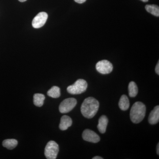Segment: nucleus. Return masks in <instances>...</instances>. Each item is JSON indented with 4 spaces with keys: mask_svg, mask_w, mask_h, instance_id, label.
<instances>
[{
    "mask_svg": "<svg viewBox=\"0 0 159 159\" xmlns=\"http://www.w3.org/2000/svg\"><path fill=\"white\" fill-rule=\"evenodd\" d=\"M26 1H27V0H19V1H20V2H26Z\"/></svg>",
    "mask_w": 159,
    "mask_h": 159,
    "instance_id": "4be33fe9",
    "label": "nucleus"
},
{
    "mask_svg": "<svg viewBox=\"0 0 159 159\" xmlns=\"http://www.w3.org/2000/svg\"><path fill=\"white\" fill-rule=\"evenodd\" d=\"M82 138L84 141L94 143L99 142L100 140V137L97 134L89 129H86L84 131Z\"/></svg>",
    "mask_w": 159,
    "mask_h": 159,
    "instance_id": "6e6552de",
    "label": "nucleus"
},
{
    "mask_svg": "<svg viewBox=\"0 0 159 159\" xmlns=\"http://www.w3.org/2000/svg\"><path fill=\"white\" fill-rule=\"evenodd\" d=\"M155 71L156 73H157V74L158 75H159V61L158 62L155 68Z\"/></svg>",
    "mask_w": 159,
    "mask_h": 159,
    "instance_id": "a211bd4d",
    "label": "nucleus"
},
{
    "mask_svg": "<svg viewBox=\"0 0 159 159\" xmlns=\"http://www.w3.org/2000/svg\"><path fill=\"white\" fill-rule=\"evenodd\" d=\"M74 1L79 4H82V3L85 2L86 0H74Z\"/></svg>",
    "mask_w": 159,
    "mask_h": 159,
    "instance_id": "6ab92c4d",
    "label": "nucleus"
},
{
    "mask_svg": "<svg viewBox=\"0 0 159 159\" xmlns=\"http://www.w3.org/2000/svg\"><path fill=\"white\" fill-rule=\"evenodd\" d=\"M45 99V97L42 94L36 93L34 94L33 97V102L34 105L38 107H41L43 104L44 101Z\"/></svg>",
    "mask_w": 159,
    "mask_h": 159,
    "instance_id": "4468645a",
    "label": "nucleus"
},
{
    "mask_svg": "<svg viewBox=\"0 0 159 159\" xmlns=\"http://www.w3.org/2000/svg\"><path fill=\"white\" fill-rule=\"evenodd\" d=\"M141 1H142L143 2H148V0H141Z\"/></svg>",
    "mask_w": 159,
    "mask_h": 159,
    "instance_id": "5701e85b",
    "label": "nucleus"
},
{
    "mask_svg": "<svg viewBox=\"0 0 159 159\" xmlns=\"http://www.w3.org/2000/svg\"><path fill=\"white\" fill-rule=\"evenodd\" d=\"M48 15L45 12H40L32 20V25L34 29L41 28L45 24L48 20Z\"/></svg>",
    "mask_w": 159,
    "mask_h": 159,
    "instance_id": "0eeeda50",
    "label": "nucleus"
},
{
    "mask_svg": "<svg viewBox=\"0 0 159 159\" xmlns=\"http://www.w3.org/2000/svg\"><path fill=\"white\" fill-rule=\"evenodd\" d=\"M98 100L93 97H89L84 99L81 105L80 110L83 116L87 119L95 116L99 108Z\"/></svg>",
    "mask_w": 159,
    "mask_h": 159,
    "instance_id": "f257e3e1",
    "label": "nucleus"
},
{
    "mask_svg": "<svg viewBox=\"0 0 159 159\" xmlns=\"http://www.w3.org/2000/svg\"><path fill=\"white\" fill-rule=\"evenodd\" d=\"M93 159H103V158L99 156H96L93 158Z\"/></svg>",
    "mask_w": 159,
    "mask_h": 159,
    "instance_id": "412c9836",
    "label": "nucleus"
},
{
    "mask_svg": "<svg viewBox=\"0 0 159 159\" xmlns=\"http://www.w3.org/2000/svg\"><path fill=\"white\" fill-rule=\"evenodd\" d=\"M18 145L17 140L14 139H6L2 142L3 147L9 150L14 149Z\"/></svg>",
    "mask_w": 159,
    "mask_h": 159,
    "instance_id": "ddd939ff",
    "label": "nucleus"
},
{
    "mask_svg": "<svg viewBox=\"0 0 159 159\" xmlns=\"http://www.w3.org/2000/svg\"><path fill=\"white\" fill-rule=\"evenodd\" d=\"M129 95L130 97H134L138 93V87L134 81H131L128 86Z\"/></svg>",
    "mask_w": 159,
    "mask_h": 159,
    "instance_id": "2eb2a0df",
    "label": "nucleus"
},
{
    "mask_svg": "<svg viewBox=\"0 0 159 159\" xmlns=\"http://www.w3.org/2000/svg\"><path fill=\"white\" fill-rule=\"evenodd\" d=\"M59 152V146L56 142L51 141L47 143L45 148L44 154L46 158L55 159Z\"/></svg>",
    "mask_w": 159,
    "mask_h": 159,
    "instance_id": "20e7f679",
    "label": "nucleus"
},
{
    "mask_svg": "<svg viewBox=\"0 0 159 159\" xmlns=\"http://www.w3.org/2000/svg\"><path fill=\"white\" fill-rule=\"evenodd\" d=\"M108 122V119L105 116H101L99 118L97 128L101 133H105Z\"/></svg>",
    "mask_w": 159,
    "mask_h": 159,
    "instance_id": "9b49d317",
    "label": "nucleus"
},
{
    "mask_svg": "<svg viewBox=\"0 0 159 159\" xmlns=\"http://www.w3.org/2000/svg\"><path fill=\"white\" fill-rule=\"evenodd\" d=\"M119 105L120 108L122 111H126L129 108V100L126 95H122L121 97L119 100Z\"/></svg>",
    "mask_w": 159,
    "mask_h": 159,
    "instance_id": "f8f14e48",
    "label": "nucleus"
},
{
    "mask_svg": "<svg viewBox=\"0 0 159 159\" xmlns=\"http://www.w3.org/2000/svg\"><path fill=\"white\" fill-rule=\"evenodd\" d=\"M47 94L49 97L52 98H58L61 96L60 89L58 87L54 86L48 91Z\"/></svg>",
    "mask_w": 159,
    "mask_h": 159,
    "instance_id": "f3484780",
    "label": "nucleus"
},
{
    "mask_svg": "<svg viewBox=\"0 0 159 159\" xmlns=\"http://www.w3.org/2000/svg\"><path fill=\"white\" fill-rule=\"evenodd\" d=\"M157 154L158 155H159V144H157Z\"/></svg>",
    "mask_w": 159,
    "mask_h": 159,
    "instance_id": "aec40b11",
    "label": "nucleus"
},
{
    "mask_svg": "<svg viewBox=\"0 0 159 159\" xmlns=\"http://www.w3.org/2000/svg\"><path fill=\"white\" fill-rule=\"evenodd\" d=\"M77 103V100L75 98H70L64 99L60 104V112L63 114L68 113L75 107Z\"/></svg>",
    "mask_w": 159,
    "mask_h": 159,
    "instance_id": "39448f33",
    "label": "nucleus"
},
{
    "mask_svg": "<svg viewBox=\"0 0 159 159\" xmlns=\"http://www.w3.org/2000/svg\"><path fill=\"white\" fill-rule=\"evenodd\" d=\"M72 120L70 117L67 116H64L61 119L59 127L61 130H66L72 124Z\"/></svg>",
    "mask_w": 159,
    "mask_h": 159,
    "instance_id": "9d476101",
    "label": "nucleus"
},
{
    "mask_svg": "<svg viewBox=\"0 0 159 159\" xmlns=\"http://www.w3.org/2000/svg\"><path fill=\"white\" fill-rule=\"evenodd\" d=\"M88 87V84L84 80H77L74 84L69 86L67 91L69 93L73 95L80 94L85 92Z\"/></svg>",
    "mask_w": 159,
    "mask_h": 159,
    "instance_id": "7ed1b4c3",
    "label": "nucleus"
},
{
    "mask_svg": "<svg viewBox=\"0 0 159 159\" xmlns=\"http://www.w3.org/2000/svg\"><path fill=\"white\" fill-rule=\"evenodd\" d=\"M145 9L149 13L154 16L159 17V7L155 5H147L145 6Z\"/></svg>",
    "mask_w": 159,
    "mask_h": 159,
    "instance_id": "dca6fc26",
    "label": "nucleus"
},
{
    "mask_svg": "<svg viewBox=\"0 0 159 159\" xmlns=\"http://www.w3.org/2000/svg\"><path fill=\"white\" fill-rule=\"evenodd\" d=\"M146 107L141 102H137L132 107L130 111V117L134 123H140L145 118L146 114Z\"/></svg>",
    "mask_w": 159,
    "mask_h": 159,
    "instance_id": "f03ea898",
    "label": "nucleus"
},
{
    "mask_svg": "<svg viewBox=\"0 0 159 159\" xmlns=\"http://www.w3.org/2000/svg\"><path fill=\"white\" fill-rule=\"evenodd\" d=\"M96 67L97 71L102 74H110L113 68L112 64L106 60H103L97 62Z\"/></svg>",
    "mask_w": 159,
    "mask_h": 159,
    "instance_id": "423d86ee",
    "label": "nucleus"
},
{
    "mask_svg": "<svg viewBox=\"0 0 159 159\" xmlns=\"http://www.w3.org/2000/svg\"><path fill=\"white\" fill-rule=\"evenodd\" d=\"M159 106H157L151 112L148 117V122L152 125H154L159 122Z\"/></svg>",
    "mask_w": 159,
    "mask_h": 159,
    "instance_id": "1a4fd4ad",
    "label": "nucleus"
}]
</instances>
